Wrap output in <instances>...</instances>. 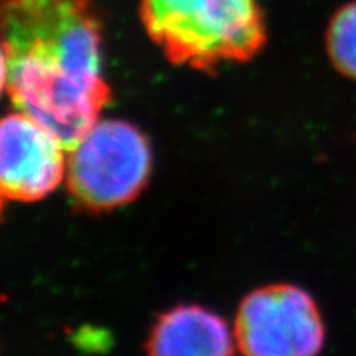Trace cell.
Returning a JSON list of instances; mask_svg holds the SVG:
<instances>
[{"instance_id":"obj_1","label":"cell","mask_w":356,"mask_h":356,"mask_svg":"<svg viewBox=\"0 0 356 356\" xmlns=\"http://www.w3.org/2000/svg\"><path fill=\"white\" fill-rule=\"evenodd\" d=\"M2 79L17 111L66 150L111 99L92 0H2Z\"/></svg>"},{"instance_id":"obj_2","label":"cell","mask_w":356,"mask_h":356,"mask_svg":"<svg viewBox=\"0 0 356 356\" xmlns=\"http://www.w3.org/2000/svg\"><path fill=\"white\" fill-rule=\"evenodd\" d=\"M139 17L170 63L208 73L252 60L267 40L261 0H139Z\"/></svg>"},{"instance_id":"obj_3","label":"cell","mask_w":356,"mask_h":356,"mask_svg":"<svg viewBox=\"0 0 356 356\" xmlns=\"http://www.w3.org/2000/svg\"><path fill=\"white\" fill-rule=\"evenodd\" d=\"M66 177L74 200L92 211L131 202L150 173L149 142L126 121H97L68 150Z\"/></svg>"},{"instance_id":"obj_4","label":"cell","mask_w":356,"mask_h":356,"mask_svg":"<svg viewBox=\"0 0 356 356\" xmlns=\"http://www.w3.org/2000/svg\"><path fill=\"white\" fill-rule=\"evenodd\" d=\"M236 340L244 356H317L323 346V323L309 293L275 284L243 300Z\"/></svg>"},{"instance_id":"obj_5","label":"cell","mask_w":356,"mask_h":356,"mask_svg":"<svg viewBox=\"0 0 356 356\" xmlns=\"http://www.w3.org/2000/svg\"><path fill=\"white\" fill-rule=\"evenodd\" d=\"M65 147L29 115L7 114L0 127V186L3 198L37 202L51 193L66 172Z\"/></svg>"},{"instance_id":"obj_6","label":"cell","mask_w":356,"mask_h":356,"mask_svg":"<svg viewBox=\"0 0 356 356\" xmlns=\"http://www.w3.org/2000/svg\"><path fill=\"white\" fill-rule=\"evenodd\" d=\"M147 356H233L228 325L200 305H178L154 325Z\"/></svg>"},{"instance_id":"obj_7","label":"cell","mask_w":356,"mask_h":356,"mask_svg":"<svg viewBox=\"0 0 356 356\" xmlns=\"http://www.w3.org/2000/svg\"><path fill=\"white\" fill-rule=\"evenodd\" d=\"M327 48L333 66L345 76L356 79V2L346 3L333 15Z\"/></svg>"}]
</instances>
